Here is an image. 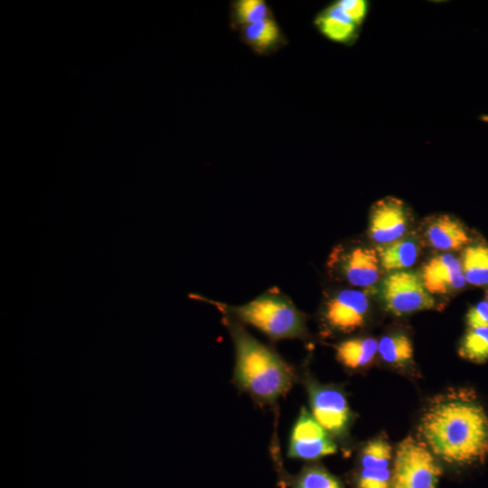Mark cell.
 Instances as JSON below:
<instances>
[{
    "label": "cell",
    "mask_w": 488,
    "mask_h": 488,
    "mask_svg": "<svg viewBox=\"0 0 488 488\" xmlns=\"http://www.w3.org/2000/svg\"><path fill=\"white\" fill-rule=\"evenodd\" d=\"M460 260L466 283L488 289V245L472 241L463 249Z\"/></svg>",
    "instance_id": "e0dca14e"
},
{
    "label": "cell",
    "mask_w": 488,
    "mask_h": 488,
    "mask_svg": "<svg viewBox=\"0 0 488 488\" xmlns=\"http://www.w3.org/2000/svg\"><path fill=\"white\" fill-rule=\"evenodd\" d=\"M201 298L215 305L222 315L256 328L272 341L305 340L308 337L305 314L277 287L269 288L242 305Z\"/></svg>",
    "instance_id": "3957f363"
},
{
    "label": "cell",
    "mask_w": 488,
    "mask_h": 488,
    "mask_svg": "<svg viewBox=\"0 0 488 488\" xmlns=\"http://www.w3.org/2000/svg\"><path fill=\"white\" fill-rule=\"evenodd\" d=\"M272 17L271 10L263 0H238L231 4L230 20L236 29Z\"/></svg>",
    "instance_id": "d6986e66"
},
{
    "label": "cell",
    "mask_w": 488,
    "mask_h": 488,
    "mask_svg": "<svg viewBox=\"0 0 488 488\" xmlns=\"http://www.w3.org/2000/svg\"><path fill=\"white\" fill-rule=\"evenodd\" d=\"M222 323L234 347L236 387L259 405H275L296 381L295 367L256 339L242 324L227 315H222Z\"/></svg>",
    "instance_id": "7a4b0ae2"
},
{
    "label": "cell",
    "mask_w": 488,
    "mask_h": 488,
    "mask_svg": "<svg viewBox=\"0 0 488 488\" xmlns=\"http://www.w3.org/2000/svg\"><path fill=\"white\" fill-rule=\"evenodd\" d=\"M370 308L368 291L351 287L335 289L327 292L322 302L320 321L331 333L349 334L365 324Z\"/></svg>",
    "instance_id": "8992f818"
},
{
    "label": "cell",
    "mask_w": 488,
    "mask_h": 488,
    "mask_svg": "<svg viewBox=\"0 0 488 488\" xmlns=\"http://www.w3.org/2000/svg\"><path fill=\"white\" fill-rule=\"evenodd\" d=\"M241 38L258 54H267L284 42V35L275 19L262 20L240 29Z\"/></svg>",
    "instance_id": "2e32d148"
},
{
    "label": "cell",
    "mask_w": 488,
    "mask_h": 488,
    "mask_svg": "<svg viewBox=\"0 0 488 488\" xmlns=\"http://www.w3.org/2000/svg\"><path fill=\"white\" fill-rule=\"evenodd\" d=\"M484 301L488 304V290L486 292V295H485V297H484Z\"/></svg>",
    "instance_id": "4316f807"
},
{
    "label": "cell",
    "mask_w": 488,
    "mask_h": 488,
    "mask_svg": "<svg viewBox=\"0 0 488 488\" xmlns=\"http://www.w3.org/2000/svg\"><path fill=\"white\" fill-rule=\"evenodd\" d=\"M337 2L356 24L360 26L362 23L369 11L367 1L340 0Z\"/></svg>",
    "instance_id": "cb8c5ba5"
},
{
    "label": "cell",
    "mask_w": 488,
    "mask_h": 488,
    "mask_svg": "<svg viewBox=\"0 0 488 488\" xmlns=\"http://www.w3.org/2000/svg\"><path fill=\"white\" fill-rule=\"evenodd\" d=\"M409 212L398 198L388 196L377 201L369 217V236L378 246L397 241L406 234Z\"/></svg>",
    "instance_id": "30bf717a"
},
{
    "label": "cell",
    "mask_w": 488,
    "mask_h": 488,
    "mask_svg": "<svg viewBox=\"0 0 488 488\" xmlns=\"http://www.w3.org/2000/svg\"><path fill=\"white\" fill-rule=\"evenodd\" d=\"M392 457L390 445L382 438L368 442L362 448L360 457V468L383 470L389 468Z\"/></svg>",
    "instance_id": "44dd1931"
},
{
    "label": "cell",
    "mask_w": 488,
    "mask_h": 488,
    "mask_svg": "<svg viewBox=\"0 0 488 488\" xmlns=\"http://www.w3.org/2000/svg\"><path fill=\"white\" fill-rule=\"evenodd\" d=\"M326 269L334 281L359 288L376 285L382 270L377 250L356 241L337 244L328 256Z\"/></svg>",
    "instance_id": "277c9868"
},
{
    "label": "cell",
    "mask_w": 488,
    "mask_h": 488,
    "mask_svg": "<svg viewBox=\"0 0 488 488\" xmlns=\"http://www.w3.org/2000/svg\"><path fill=\"white\" fill-rule=\"evenodd\" d=\"M314 25L324 37L335 42L352 44L358 37L359 25L351 19L338 2L322 10L315 16Z\"/></svg>",
    "instance_id": "4fadbf2b"
},
{
    "label": "cell",
    "mask_w": 488,
    "mask_h": 488,
    "mask_svg": "<svg viewBox=\"0 0 488 488\" xmlns=\"http://www.w3.org/2000/svg\"><path fill=\"white\" fill-rule=\"evenodd\" d=\"M380 358L395 366H406L413 360V344L408 335L397 333L383 336L378 343Z\"/></svg>",
    "instance_id": "ac0fdd59"
},
{
    "label": "cell",
    "mask_w": 488,
    "mask_h": 488,
    "mask_svg": "<svg viewBox=\"0 0 488 488\" xmlns=\"http://www.w3.org/2000/svg\"><path fill=\"white\" fill-rule=\"evenodd\" d=\"M393 462L389 488H437L441 467L424 442L405 437Z\"/></svg>",
    "instance_id": "5b68a950"
},
{
    "label": "cell",
    "mask_w": 488,
    "mask_h": 488,
    "mask_svg": "<svg viewBox=\"0 0 488 488\" xmlns=\"http://www.w3.org/2000/svg\"><path fill=\"white\" fill-rule=\"evenodd\" d=\"M336 451L337 446L333 437L314 419L311 412L302 407L289 434L287 456L314 461L335 454Z\"/></svg>",
    "instance_id": "9c48e42d"
},
{
    "label": "cell",
    "mask_w": 488,
    "mask_h": 488,
    "mask_svg": "<svg viewBox=\"0 0 488 488\" xmlns=\"http://www.w3.org/2000/svg\"><path fill=\"white\" fill-rule=\"evenodd\" d=\"M422 234L429 247L442 251L464 249L472 242L463 223L447 214L427 218L424 222Z\"/></svg>",
    "instance_id": "7c38bea8"
},
{
    "label": "cell",
    "mask_w": 488,
    "mask_h": 488,
    "mask_svg": "<svg viewBox=\"0 0 488 488\" xmlns=\"http://www.w3.org/2000/svg\"><path fill=\"white\" fill-rule=\"evenodd\" d=\"M429 294L446 296L463 289L466 285L460 258L443 253L429 258L419 274Z\"/></svg>",
    "instance_id": "8fae6325"
},
{
    "label": "cell",
    "mask_w": 488,
    "mask_h": 488,
    "mask_svg": "<svg viewBox=\"0 0 488 488\" xmlns=\"http://www.w3.org/2000/svg\"><path fill=\"white\" fill-rule=\"evenodd\" d=\"M303 381L312 416L332 437H344L352 419L344 393L336 387L319 383L308 374H305Z\"/></svg>",
    "instance_id": "52a82bcc"
},
{
    "label": "cell",
    "mask_w": 488,
    "mask_h": 488,
    "mask_svg": "<svg viewBox=\"0 0 488 488\" xmlns=\"http://www.w3.org/2000/svg\"><path fill=\"white\" fill-rule=\"evenodd\" d=\"M479 119L484 123L488 124V114H483L480 116Z\"/></svg>",
    "instance_id": "484cf974"
},
{
    "label": "cell",
    "mask_w": 488,
    "mask_h": 488,
    "mask_svg": "<svg viewBox=\"0 0 488 488\" xmlns=\"http://www.w3.org/2000/svg\"><path fill=\"white\" fill-rule=\"evenodd\" d=\"M465 321L469 329L488 327V304L483 300L470 307Z\"/></svg>",
    "instance_id": "d4e9b609"
},
{
    "label": "cell",
    "mask_w": 488,
    "mask_h": 488,
    "mask_svg": "<svg viewBox=\"0 0 488 488\" xmlns=\"http://www.w3.org/2000/svg\"><path fill=\"white\" fill-rule=\"evenodd\" d=\"M418 429L431 452L449 464L470 465L488 458V415L467 390L432 402Z\"/></svg>",
    "instance_id": "6da1fadb"
},
{
    "label": "cell",
    "mask_w": 488,
    "mask_h": 488,
    "mask_svg": "<svg viewBox=\"0 0 488 488\" xmlns=\"http://www.w3.org/2000/svg\"><path fill=\"white\" fill-rule=\"evenodd\" d=\"M293 488H343L338 479L325 469L311 465L304 468L295 478Z\"/></svg>",
    "instance_id": "7402d4cb"
},
{
    "label": "cell",
    "mask_w": 488,
    "mask_h": 488,
    "mask_svg": "<svg viewBox=\"0 0 488 488\" xmlns=\"http://www.w3.org/2000/svg\"><path fill=\"white\" fill-rule=\"evenodd\" d=\"M381 269L388 272L407 270L418 260L419 247L411 238H402L376 248Z\"/></svg>",
    "instance_id": "9a60e30c"
},
{
    "label": "cell",
    "mask_w": 488,
    "mask_h": 488,
    "mask_svg": "<svg viewBox=\"0 0 488 488\" xmlns=\"http://www.w3.org/2000/svg\"><path fill=\"white\" fill-rule=\"evenodd\" d=\"M379 342L372 337H353L334 346L336 360L345 368L358 370L369 365L378 352Z\"/></svg>",
    "instance_id": "5bb4252c"
},
{
    "label": "cell",
    "mask_w": 488,
    "mask_h": 488,
    "mask_svg": "<svg viewBox=\"0 0 488 488\" xmlns=\"http://www.w3.org/2000/svg\"><path fill=\"white\" fill-rule=\"evenodd\" d=\"M380 296L384 308L398 316L433 309L436 305L420 276L409 270L388 273L381 283Z\"/></svg>",
    "instance_id": "ba28073f"
},
{
    "label": "cell",
    "mask_w": 488,
    "mask_h": 488,
    "mask_svg": "<svg viewBox=\"0 0 488 488\" xmlns=\"http://www.w3.org/2000/svg\"><path fill=\"white\" fill-rule=\"evenodd\" d=\"M459 355L468 361L483 363L488 360V327L468 329L459 348Z\"/></svg>",
    "instance_id": "ffe728a7"
},
{
    "label": "cell",
    "mask_w": 488,
    "mask_h": 488,
    "mask_svg": "<svg viewBox=\"0 0 488 488\" xmlns=\"http://www.w3.org/2000/svg\"><path fill=\"white\" fill-rule=\"evenodd\" d=\"M391 481V470L361 469L357 475V488H389Z\"/></svg>",
    "instance_id": "603a6c76"
}]
</instances>
